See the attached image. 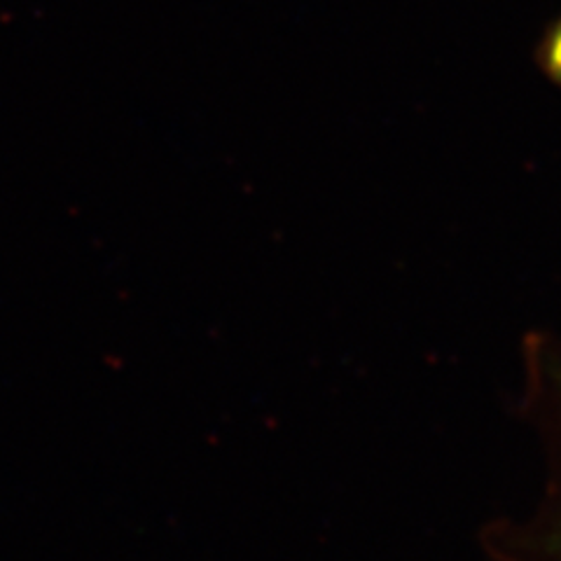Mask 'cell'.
Wrapping results in <instances>:
<instances>
[{
    "label": "cell",
    "mask_w": 561,
    "mask_h": 561,
    "mask_svg": "<svg viewBox=\"0 0 561 561\" xmlns=\"http://www.w3.org/2000/svg\"><path fill=\"white\" fill-rule=\"evenodd\" d=\"M546 68L552 78L561 82V24L554 28V33L548 38L546 45Z\"/></svg>",
    "instance_id": "1"
}]
</instances>
